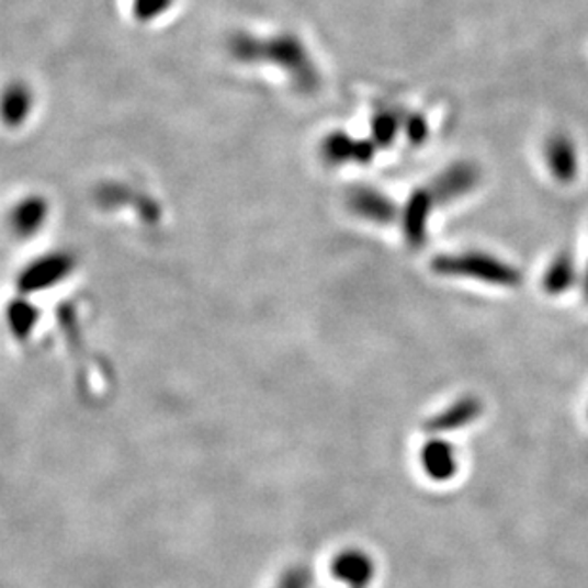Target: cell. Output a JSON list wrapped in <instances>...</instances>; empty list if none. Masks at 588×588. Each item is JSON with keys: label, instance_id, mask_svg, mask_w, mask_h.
Instances as JSON below:
<instances>
[{"label": "cell", "instance_id": "1", "mask_svg": "<svg viewBox=\"0 0 588 588\" xmlns=\"http://www.w3.org/2000/svg\"><path fill=\"white\" fill-rule=\"evenodd\" d=\"M432 268L441 275L476 278L491 285L512 287L520 283V275L512 265L505 264L499 258L489 257L484 252H464L455 257H441L436 260Z\"/></svg>", "mask_w": 588, "mask_h": 588}, {"label": "cell", "instance_id": "2", "mask_svg": "<svg viewBox=\"0 0 588 588\" xmlns=\"http://www.w3.org/2000/svg\"><path fill=\"white\" fill-rule=\"evenodd\" d=\"M434 205V197L430 192L412 193L409 203L405 206L404 229L405 239L411 247H420L427 239V224L430 211Z\"/></svg>", "mask_w": 588, "mask_h": 588}, {"label": "cell", "instance_id": "3", "mask_svg": "<svg viewBox=\"0 0 588 588\" xmlns=\"http://www.w3.org/2000/svg\"><path fill=\"white\" fill-rule=\"evenodd\" d=\"M332 572L339 581L346 583L350 588H365L375 577L373 559L365 552L346 551L332 564Z\"/></svg>", "mask_w": 588, "mask_h": 588}, {"label": "cell", "instance_id": "4", "mask_svg": "<svg viewBox=\"0 0 588 588\" xmlns=\"http://www.w3.org/2000/svg\"><path fill=\"white\" fill-rule=\"evenodd\" d=\"M348 205L352 206L353 213L360 214L368 220L378 222V224L392 222L396 216V206L392 205L391 199L369 188L353 190L348 197Z\"/></svg>", "mask_w": 588, "mask_h": 588}, {"label": "cell", "instance_id": "5", "mask_svg": "<svg viewBox=\"0 0 588 588\" xmlns=\"http://www.w3.org/2000/svg\"><path fill=\"white\" fill-rule=\"evenodd\" d=\"M476 184H478V170L474 169L472 165H456L436 180L432 197L434 201L445 203V201L461 197L464 193L471 192Z\"/></svg>", "mask_w": 588, "mask_h": 588}, {"label": "cell", "instance_id": "6", "mask_svg": "<svg viewBox=\"0 0 588 588\" xmlns=\"http://www.w3.org/2000/svg\"><path fill=\"white\" fill-rule=\"evenodd\" d=\"M420 459H422V468L436 482H448L456 472L455 449L449 445L448 441H428Z\"/></svg>", "mask_w": 588, "mask_h": 588}, {"label": "cell", "instance_id": "7", "mask_svg": "<svg viewBox=\"0 0 588 588\" xmlns=\"http://www.w3.org/2000/svg\"><path fill=\"white\" fill-rule=\"evenodd\" d=\"M479 412H482V404H479L476 397H463L455 405L448 407L445 411L436 415L434 419L430 420L427 427L432 432H448V430H455V428L471 425L472 420L476 419Z\"/></svg>", "mask_w": 588, "mask_h": 588}, {"label": "cell", "instance_id": "8", "mask_svg": "<svg viewBox=\"0 0 588 588\" xmlns=\"http://www.w3.org/2000/svg\"><path fill=\"white\" fill-rule=\"evenodd\" d=\"M373 151H375V147L371 144L350 140V138H346L344 134L331 136L324 144L325 159L331 162H368L373 157Z\"/></svg>", "mask_w": 588, "mask_h": 588}, {"label": "cell", "instance_id": "9", "mask_svg": "<svg viewBox=\"0 0 588 588\" xmlns=\"http://www.w3.org/2000/svg\"><path fill=\"white\" fill-rule=\"evenodd\" d=\"M549 161L552 170L559 180H569L574 177V155L569 154V146L564 140H556L549 149Z\"/></svg>", "mask_w": 588, "mask_h": 588}, {"label": "cell", "instance_id": "10", "mask_svg": "<svg viewBox=\"0 0 588 588\" xmlns=\"http://www.w3.org/2000/svg\"><path fill=\"white\" fill-rule=\"evenodd\" d=\"M397 123L392 115H381L375 123V138L378 144H391L396 136Z\"/></svg>", "mask_w": 588, "mask_h": 588}, {"label": "cell", "instance_id": "11", "mask_svg": "<svg viewBox=\"0 0 588 588\" xmlns=\"http://www.w3.org/2000/svg\"><path fill=\"white\" fill-rule=\"evenodd\" d=\"M306 575L302 572H296V574H289L283 583H281L280 588H306Z\"/></svg>", "mask_w": 588, "mask_h": 588}]
</instances>
